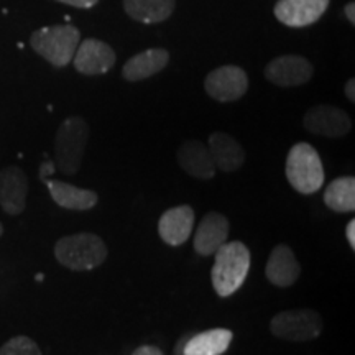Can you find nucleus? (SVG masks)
<instances>
[{"label": "nucleus", "mask_w": 355, "mask_h": 355, "mask_svg": "<svg viewBox=\"0 0 355 355\" xmlns=\"http://www.w3.org/2000/svg\"><path fill=\"white\" fill-rule=\"evenodd\" d=\"M212 266V286L220 298L232 296L245 282L250 270V250L243 242H225L216 252Z\"/></svg>", "instance_id": "1"}, {"label": "nucleus", "mask_w": 355, "mask_h": 355, "mask_svg": "<svg viewBox=\"0 0 355 355\" xmlns=\"http://www.w3.org/2000/svg\"><path fill=\"white\" fill-rule=\"evenodd\" d=\"M55 257L61 265L73 272H86L104 263L107 259V247L96 234H73L56 242Z\"/></svg>", "instance_id": "2"}, {"label": "nucleus", "mask_w": 355, "mask_h": 355, "mask_svg": "<svg viewBox=\"0 0 355 355\" xmlns=\"http://www.w3.org/2000/svg\"><path fill=\"white\" fill-rule=\"evenodd\" d=\"M79 43L81 32L73 25L43 26L30 37L33 50L55 68H64L73 61Z\"/></svg>", "instance_id": "3"}, {"label": "nucleus", "mask_w": 355, "mask_h": 355, "mask_svg": "<svg viewBox=\"0 0 355 355\" xmlns=\"http://www.w3.org/2000/svg\"><path fill=\"white\" fill-rule=\"evenodd\" d=\"M324 166L313 145H293L286 158V178L291 188L301 194H314L324 184Z\"/></svg>", "instance_id": "4"}, {"label": "nucleus", "mask_w": 355, "mask_h": 355, "mask_svg": "<svg viewBox=\"0 0 355 355\" xmlns=\"http://www.w3.org/2000/svg\"><path fill=\"white\" fill-rule=\"evenodd\" d=\"M89 140V125L83 117H68L55 139V163L68 176L78 175Z\"/></svg>", "instance_id": "5"}, {"label": "nucleus", "mask_w": 355, "mask_h": 355, "mask_svg": "<svg viewBox=\"0 0 355 355\" xmlns=\"http://www.w3.org/2000/svg\"><path fill=\"white\" fill-rule=\"evenodd\" d=\"M324 329L321 314L314 309H290L278 313L270 321V332L288 343H309Z\"/></svg>", "instance_id": "6"}, {"label": "nucleus", "mask_w": 355, "mask_h": 355, "mask_svg": "<svg viewBox=\"0 0 355 355\" xmlns=\"http://www.w3.org/2000/svg\"><path fill=\"white\" fill-rule=\"evenodd\" d=\"M204 89L217 102H234L245 96L248 76L239 66L225 64L207 74L204 79Z\"/></svg>", "instance_id": "7"}, {"label": "nucleus", "mask_w": 355, "mask_h": 355, "mask_svg": "<svg viewBox=\"0 0 355 355\" xmlns=\"http://www.w3.org/2000/svg\"><path fill=\"white\" fill-rule=\"evenodd\" d=\"M303 125L313 135L327 137V139H343L352 130V121L349 114L336 105L311 107L304 115Z\"/></svg>", "instance_id": "8"}, {"label": "nucleus", "mask_w": 355, "mask_h": 355, "mask_svg": "<svg viewBox=\"0 0 355 355\" xmlns=\"http://www.w3.org/2000/svg\"><path fill=\"white\" fill-rule=\"evenodd\" d=\"M265 78L279 87L303 86L313 78V64L304 56L283 55L266 64Z\"/></svg>", "instance_id": "9"}, {"label": "nucleus", "mask_w": 355, "mask_h": 355, "mask_svg": "<svg viewBox=\"0 0 355 355\" xmlns=\"http://www.w3.org/2000/svg\"><path fill=\"white\" fill-rule=\"evenodd\" d=\"M115 51L107 43L96 38H87L78 44V50L73 56V64L78 73L86 76H99L107 73L115 64Z\"/></svg>", "instance_id": "10"}, {"label": "nucleus", "mask_w": 355, "mask_h": 355, "mask_svg": "<svg viewBox=\"0 0 355 355\" xmlns=\"http://www.w3.org/2000/svg\"><path fill=\"white\" fill-rule=\"evenodd\" d=\"M331 0H278L273 12L278 21L291 28H303L321 19Z\"/></svg>", "instance_id": "11"}, {"label": "nucleus", "mask_w": 355, "mask_h": 355, "mask_svg": "<svg viewBox=\"0 0 355 355\" xmlns=\"http://www.w3.org/2000/svg\"><path fill=\"white\" fill-rule=\"evenodd\" d=\"M230 222L220 212H207L194 234V250L201 257L214 255L227 242Z\"/></svg>", "instance_id": "12"}, {"label": "nucleus", "mask_w": 355, "mask_h": 355, "mask_svg": "<svg viewBox=\"0 0 355 355\" xmlns=\"http://www.w3.org/2000/svg\"><path fill=\"white\" fill-rule=\"evenodd\" d=\"M28 180L19 166H7L0 171V207L10 216L21 214L26 207Z\"/></svg>", "instance_id": "13"}, {"label": "nucleus", "mask_w": 355, "mask_h": 355, "mask_svg": "<svg viewBox=\"0 0 355 355\" xmlns=\"http://www.w3.org/2000/svg\"><path fill=\"white\" fill-rule=\"evenodd\" d=\"M194 229V211L191 206H176L159 217L158 234L162 241L171 247L183 245L189 241Z\"/></svg>", "instance_id": "14"}, {"label": "nucleus", "mask_w": 355, "mask_h": 355, "mask_svg": "<svg viewBox=\"0 0 355 355\" xmlns=\"http://www.w3.org/2000/svg\"><path fill=\"white\" fill-rule=\"evenodd\" d=\"M266 279L278 288H288L298 282L301 265L295 252L285 243H279L272 250L265 266Z\"/></svg>", "instance_id": "15"}, {"label": "nucleus", "mask_w": 355, "mask_h": 355, "mask_svg": "<svg viewBox=\"0 0 355 355\" xmlns=\"http://www.w3.org/2000/svg\"><path fill=\"white\" fill-rule=\"evenodd\" d=\"M178 165L189 176L198 180H212L216 176V165L212 162L207 145L199 140H188L181 144L176 153Z\"/></svg>", "instance_id": "16"}, {"label": "nucleus", "mask_w": 355, "mask_h": 355, "mask_svg": "<svg viewBox=\"0 0 355 355\" xmlns=\"http://www.w3.org/2000/svg\"><path fill=\"white\" fill-rule=\"evenodd\" d=\"M207 150L214 162L216 170L234 173L245 163V150L234 137L224 132L211 133L207 140Z\"/></svg>", "instance_id": "17"}, {"label": "nucleus", "mask_w": 355, "mask_h": 355, "mask_svg": "<svg viewBox=\"0 0 355 355\" xmlns=\"http://www.w3.org/2000/svg\"><path fill=\"white\" fill-rule=\"evenodd\" d=\"M168 61H170V53L163 48H152L132 56L123 66L122 76L128 83L144 81L165 69Z\"/></svg>", "instance_id": "18"}, {"label": "nucleus", "mask_w": 355, "mask_h": 355, "mask_svg": "<svg viewBox=\"0 0 355 355\" xmlns=\"http://www.w3.org/2000/svg\"><path fill=\"white\" fill-rule=\"evenodd\" d=\"M48 186L53 201H55L60 207L69 211H89L96 206L99 198L94 191L78 188L64 181L58 180H44Z\"/></svg>", "instance_id": "19"}, {"label": "nucleus", "mask_w": 355, "mask_h": 355, "mask_svg": "<svg viewBox=\"0 0 355 355\" xmlns=\"http://www.w3.org/2000/svg\"><path fill=\"white\" fill-rule=\"evenodd\" d=\"M232 339V331L222 327L199 332L186 340L183 355H222L227 352Z\"/></svg>", "instance_id": "20"}, {"label": "nucleus", "mask_w": 355, "mask_h": 355, "mask_svg": "<svg viewBox=\"0 0 355 355\" xmlns=\"http://www.w3.org/2000/svg\"><path fill=\"white\" fill-rule=\"evenodd\" d=\"M176 0H123V8L130 19L140 24H162L171 17Z\"/></svg>", "instance_id": "21"}, {"label": "nucleus", "mask_w": 355, "mask_h": 355, "mask_svg": "<svg viewBox=\"0 0 355 355\" xmlns=\"http://www.w3.org/2000/svg\"><path fill=\"white\" fill-rule=\"evenodd\" d=\"M324 204L334 212L355 211V178L340 176L324 191Z\"/></svg>", "instance_id": "22"}, {"label": "nucleus", "mask_w": 355, "mask_h": 355, "mask_svg": "<svg viewBox=\"0 0 355 355\" xmlns=\"http://www.w3.org/2000/svg\"><path fill=\"white\" fill-rule=\"evenodd\" d=\"M0 355H43L38 344L26 336H15L0 347Z\"/></svg>", "instance_id": "23"}, {"label": "nucleus", "mask_w": 355, "mask_h": 355, "mask_svg": "<svg viewBox=\"0 0 355 355\" xmlns=\"http://www.w3.org/2000/svg\"><path fill=\"white\" fill-rule=\"evenodd\" d=\"M56 2L66 3V6L76 7V8H91L94 7L99 0H56Z\"/></svg>", "instance_id": "24"}, {"label": "nucleus", "mask_w": 355, "mask_h": 355, "mask_svg": "<svg viewBox=\"0 0 355 355\" xmlns=\"http://www.w3.org/2000/svg\"><path fill=\"white\" fill-rule=\"evenodd\" d=\"M132 355H165L162 352V349L157 345H140L139 349L133 350Z\"/></svg>", "instance_id": "25"}, {"label": "nucleus", "mask_w": 355, "mask_h": 355, "mask_svg": "<svg viewBox=\"0 0 355 355\" xmlns=\"http://www.w3.org/2000/svg\"><path fill=\"white\" fill-rule=\"evenodd\" d=\"M345 237H347L350 248L355 250V220L354 219H350L347 227H345Z\"/></svg>", "instance_id": "26"}, {"label": "nucleus", "mask_w": 355, "mask_h": 355, "mask_svg": "<svg viewBox=\"0 0 355 355\" xmlns=\"http://www.w3.org/2000/svg\"><path fill=\"white\" fill-rule=\"evenodd\" d=\"M55 171V163L53 162H44L42 168H40V178H42V181L46 180L48 175H51V173Z\"/></svg>", "instance_id": "27"}, {"label": "nucleus", "mask_w": 355, "mask_h": 355, "mask_svg": "<svg viewBox=\"0 0 355 355\" xmlns=\"http://www.w3.org/2000/svg\"><path fill=\"white\" fill-rule=\"evenodd\" d=\"M345 96H347V99L350 102H355V81L354 79H349V81L345 83Z\"/></svg>", "instance_id": "28"}, {"label": "nucleus", "mask_w": 355, "mask_h": 355, "mask_svg": "<svg viewBox=\"0 0 355 355\" xmlns=\"http://www.w3.org/2000/svg\"><path fill=\"white\" fill-rule=\"evenodd\" d=\"M344 12H345V17H347V20L354 25L355 24V3L349 2L347 6L344 7Z\"/></svg>", "instance_id": "29"}, {"label": "nucleus", "mask_w": 355, "mask_h": 355, "mask_svg": "<svg viewBox=\"0 0 355 355\" xmlns=\"http://www.w3.org/2000/svg\"><path fill=\"white\" fill-rule=\"evenodd\" d=\"M2 234H3V225H2V222H0V237H2Z\"/></svg>", "instance_id": "30"}]
</instances>
